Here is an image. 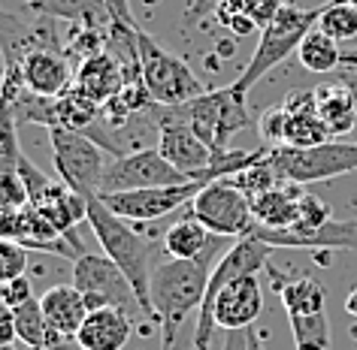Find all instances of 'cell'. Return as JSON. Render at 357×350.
I'll return each instance as SVG.
<instances>
[{"label": "cell", "mask_w": 357, "mask_h": 350, "mask_svg": "<svg viewBox=\"0 0 357 350\" xmlns=\"http://www.w3.org/2000/svg\"><path fill=\"white\" fill-rule=\"evenodd\" d=\"M291 335L297 350H333V332H330L327 311L312 317H288Z\"/></svg>", "instance_id": "cell-30"}, {"label": "cell", "mask_w": 357, "mask_h": 350, "mask_svg": "<svg viewBox=\"0 0 357 350\" xmlns=\"http://www.w3.org/2000/svg\"><path fill=\"white\" fill-rule=\"evenodd\" d=\"M13 326H15V338H22L31 350L49 347V344H55L58 338H64V335H58V332L49 326V320H46V314H43V305H40L37 296L28 299L24 305H19V308H13Z\"/></svg>", "instance_id": "cell-27"}, {"label": "cell", "mask_w": 357, "mask_h": 350, "mask_svg": "<svg viewBox=\"0 0 357 350\" xmlns=\"http://www.w3.org/2000/svg\"><path fill=\"white\" fill-rule=\"evenodd\" d=\"M88 227L94 230L103 254L128 275V281L133 284V290H137V299L142 305V311H146L149 323L158 326L155 308H151V272H155V266H151L155 263L151 241L142 236L130 221H124L115 212L106 209L100 196L88 200Z\"/></svg>", "instance_id": "cell-3"}, {"label": "cell", "mask_w": 357, "mask_h": 350, "mask_svg": "<svg viewBox=\"0 0 357 350\" xmlns=\"http://www.w3.org/2000/svg\"><path fill=\"white\" fill-rule=\"evenodd\" d=\"M348 3H351V6H357V0H348Z\"/></svg>", "instance_id": "cell-50"}, {"label": "cell", "mask_w": 357, "mask_h": 350, "mask_svg": "<svg viewBox=\"0 0 357 350\" xmlns=\"http://www.w3.org/2000/svg\"><path fill=\"white\" fill-rule=\"evenodd\" d=\"M266 160L279 173L282 182L294 184H312V182H330V178L357 173V142L327 139L312 148H270Z\"/></svg>", "instance_id": "cell-7"}, {"label": "cell", "mask_w": 357, "mask_h": 350, "mask_svg": "<svg viewBox=\"0 0 357 350\" xmlns=\"http://www.w3.org/2000/svg\"><path fill=\"white\" fill-rule=\"evenodd\" d=\"M191 218H197L203 227L225 239H243L255 227L252 200L234 187L227 178L209 182L191 200Z\"/></svg>", "instance_id": "cell-10"}, {"label": "cell", "mask_w": 357, "mask_h": 350, "mask_svg": "<svg viewBox=\"0 0 357 350\" xmlns=\"http://www.w3.org/2000/svg\"><path fill=\"white\" fill-rule=\"evenodd\" d=\"M40 305H43V314H46L49 326L64 338H76V332L82 329L88 311H91L85 302V296L79 293L73 284L49 287V290L40 296Z\"/></svg>", "instance_id": "cell-20"}, {"label": "cell", "mask_w": 357, "mask_h": 350, "mask_svg": "<svg viewBox=\"0 0 357 350\" xmlns=\"http://www.w3.org/2000/svg\"><path fill=\"white\" fill-rule=\"evenodd\" d=\"M284 130H288V112L282 103L270 106L257 118V133L264 139V148H282L284 145Z\"/></svg>", "instance_id": "cell-33"}, {"label": "cell", "mask_w": 357, "mask_h": 350, "mask_svg": "<svg viewBox=\"0 0 357 350\" xmlns=\"http://www.w3.org/2000/svg\"><path fill=\"white\" fill-rule=\"evenodd\" d=\"M28 272V248L15 239H0V284H10Z\"/></svg>", "instance_id": "cell-32"}, {"label": "cell", "mask_w": 357, "mask_h": 350, "mask_svg": "<svg viewBox=\"0 0 357 350\" xmlns=\"http://www.w3.org/2000/svg\"><path fill=\"white\" fill-rule=\"evenodd\" d=\"M248 332H252V329L227 332V344H225V350H248Z\"/></svg>", "instance_id": "cell-40"}, {"label": "cell", "mask_w": 357, "mask_h": 350, "mask_svg": "<svg viewBox=\"0 0 357 350\" xmlns=\"http://www.w3.org/2000/svg\"><path fill=\"white\" fill-rule=\"evenodd\" d=\"M318 15H321V6L303 10V6L284 3L282 13L261 31V40H257L255 55L245 64L243 73H239V79L234 82V91L248 97V91H252V88L261 82L273 67H279L284 58L297 55L300 42L306 40V33L318 24Z\"/></svg>", "instance_id": "cell-4"}, {"label": "cell", "mask_w": 357, "mask_h": 350, "mask_svg": "<svg viewBox=\"0 0 357 350\" xmlns=\"http://www.w3.org/2000/svg\"><path fill=\"white\" fill-rule=\"evenodd\" d=\"M19 79L31 94L61 97L73 88L76 73H73V61H70L67 51L40 49V51H31V55L22 61Z\"/></svg>", "instance_id": "cell-17"}, {"label": "cell", "mask_w": 357, "mask_h": 350, "mask_svg": "<svg viewBox=\"0 0 357 350\" xmlns=\"http://www.w3.org/2000/svg\"><path fill=\"white\" fill-rule=\"evenodd\" d=\"M354 332H357V326H354Z\"/></svg>", "instance_id": "cell-52"}, {"label": "cell", "mask_w": 357, "mask_h": 350, "mask_svg": "<svg viewBox=\"0 0 357 350\" xmlns=\"http://www.w3.org/2000/svg\"><path fill=\"white\" fill-rule=\"evenodd\" d=\"M273 245L243 236L227 248V254L212 269L206 296L194 323V350H209L212 329L221 326L227 332L252 329V323L261 317L264 290H261V269H266L273 254Z\"/></svg>", "instance_id": "cell-1"}, {"label": "cell", "mask_w": 357, "mask_h": 350, "mask_svg": "<svg viewBox=\"0 0 357 350\" xmlns=\"http://www.w3.org/2000/svg\"><path fill=\"white\" fill-rule=\"evenodd\" d=\"M315 28L324 31L339 46L348 40H357V6H351L348 0H330V3L321 6Z\"/></svg>", "instance_id": "cell-29"}, {"label": "cell", "mask_w": 357, "mask_h": 350, "mask_svg": "<svg viewBox=\"0 0 357 350\" xmlns=\"http://www.w3.org/2000/svg\"><path fill=\"white\" fill-rule=\"evenodd\" d=\"M248 236L266 241L273 248L294 250H357V221H327L324 227H252Z\"/></svg>", "instance_id": "cell-14"}, {"label": "cell", "mask_w": 357, "mask_h": 350, "mask_svg": "<svg viewBox=\"0 0 357 350\" xmlns=\"http://www.w3.org/2000/svg\"><path fill=\"white\" fill-rule=\"evenodd\" d=\"M37 350H82V347H79V341H76V338H58L55 344H49V347H37Z\"/></svg>", "instance_id": "cell-42"}, {"label": "cell", "mask_w": 357, "mask_h": 350, "mask_svg": "<svg viewBox=\"0 0 357 350\" xmlns=\"http://www.w3.org/2000/svg\"><path fill=\"white\" fill-rule=\"evenodd\" d=\"M227 239L215 236L209 250L197 260H164L151 272V308H155L160 347H169L182 335L185 320L191 311H200L203 296H206L212 269L227 254Z\"/></svg>", "instance_id": "cell-2"}, {"label": "cell", "mask_w": 357, "mask_h": 350, "mask_svg": "<svg viewBox=\"0 0 357 350\" xmlns=\"http://www.w3.org/2000/svg\"><path fill=\"white\" fill-rule=\"evenodd\" d=\"M31 205V193L19 173H0V212H22Z\"/></svg>", "instance_id": "cell-34"}, {"label": "cell", "mask_w": 357, "mask_h": 350, "mask_svg": "<svg viewBox=\"0 0 357 350\" xmlns=\"http://www.w3.org/2000/svg\"><path fill=\"white\" fill-rule=\"evenodd\" d=\"M279 296H282V308L288 317H312V314L327 311V290L309 275L282 281Z\"/></svg>", "instance_id": "cell-25"}, {"label": "cell", "mask_w": 357, "mask_h": 350, "mask_svg": "<svg viewBox=\"0 0 357 350\" xmlns=\"http://www.w3.org/2000/svg\"><path fill=\"white\" fill-rule=\"evenodd\" d=\"M345 311H348V314H351V317L357 320V287H354V290L345 296Z\"/></svg>", "instance_id": "cell-44"}, {"label": "cell", "mask_w": 357, "mask_h": 350, "mask_svg": "<svg viewBox=\"0 0 357 350\" xmlns=\"http://www.w3.org/2000/svg\"><path fill=\"white\" fill-rule=\"evenodd\" d=\"M15 85L6 79L0 91V173H15L22 164V145H19V118H15L13 103Z\"/></svg>", "instance_id": "cell-26"}, {"label": "cell", "mask_w": 357, "mask_h": 350, "mask_svg": "<svg viewBox=\"0 0 357 350\" xmlns=\"http://www.w3.org/2000/svg\"><path fill=\"white\" fill-rule=\"evenodd\" d=\"M137 79L139 76H133L128 70V64H124L119 55H112L109 49H103V51H97V55H91V58L79 61L73 85L82 94L91 97L94 103L106 106L112 97H119L124 88H128L130 82H137Z\"/></svg>", "instance_id": "cell-16"}, {"label": "cell", "mask_w": 357, "mask_h": 350, "mask_svg": "<svg viewBox=\"0 0 357 350\" xmlns=\"http://www.w3.org/2000/svg\"><path fill=\"white\" fill-rule=\"evenodd\" d=\"M282 0H243V13L248 15V19H252L257 28H266V24H270L275 15L282 13Z\"/></svg>", "instance_id": "cell-36"}, {"label": "cell", "mask_w": 357, "mask_h": 350, "mask_svg": "<svg viewBox=\"0 0 357 350\" xmlns=\"http://www.w3.org/2000/svg\"><path fill=\"white\" fill-rule=\"evenodd\" d=\"M248 350H264V344H261V338L255 335V332H248Z\"/></svg>", "instance_id": "cell-46"}, {"label": "cell", "mask_w": 357, "mask_h": 350, "mask_svg": "<svg viewBox=\"0 0 357 350\" xmlns=\"http://www.w3.org/2000/svg\"><path fill=\"white\" fill-rule=\"evenodd\" d=\"M342 55L345 51L339 49L336 40H330L324 31L312 28L306 33V40L300 42L297 49V58L300 64L309 70V73H318V76H327V73H336L339 67H342Z\"/></svg>", "instance_id": "cell-28"}, {"label": "cell", "mask_w": 357, "mask_h": 350, "mask_svg": "<svg viewBox=\"0 0 357 350\" xmlns=\"http://www.w3.org/2000/svg\"><path fill=\"white\" fill-rule=\"evenodd\" d=\"M173 115H178L191 130L206 142L212 151H225L230 136L245 130L252 124V112L245 106V97L234 91V85L218 88V91H206L197 100L173 106Z\"/></svg>", "instance_id": "cell-6"}, {"label": "cell", "mask_w": 357, "mask_h": 350, "mask_svg": "<svg viewBox=\"0 0 357 350\" xmlns=\"http://www.w3.org/2000/svg\"><path fill=\"white\" fill-rule=\"evenodd\" d=\"M3 82H6V67H3V61H0V91H3Z\"/></svg>", "instance_id": "cell-47"}, {"label": "cell", "mask_w": 357, "mask_h": 350, "mask_svg": "<svg viewBox=\"0 0 357 350\" xmlns=\"http://www.w3.org/2000/svg\"><path fill=\"white\" fill-rule=\"evenodd\" d=\"M0 350H15V344L10 341V344H0Z\"/></svg>", "instance_id": "cell-49"}, {"label": "cell", "mask_w": 357, "mask_h": 350, "mask_svg": "<svg viewBox=\"0 0 357 350\" xmlns=\"http://www.w3.org/2000/svg\"><path fill=\"white\" fill-rule=\"evenodd\" d=\"M327 221H333V218H330V205L321 200V196L303 191V196H300V209H297V223H294V227H306V230H312V227H324Z\"/></svg>", "instance_id": "cell-35"}, {"label": "cell", "mask_w": 357, "mask_h": 350, "mask_svg": "<svg viewBox=\"0 0 357 350\" xmlns=\"http://www.w3.org/2000/svg\"><path fill=\"white\" fill-rule=\"evenodd\" d=\"M137 49H139V79L146 85L149 97L155 100V106L173 109V106H185L197 100L200 94H206V88L194 76V70L178 55L167 51L160 42L151 40L146 31H139Z\"/></svg>", "instance_id": "cell-5"}, {"label": "cell", "mask_w": 357, "mask_h": 350, "mask_svg": "<svg viewBox=\"0 0 357 350\" xmlns=\"http://www.w3.org/2000/svg\"><path fill=\"white\" fill-rule=\"evenodd\" d=\"M336 79H342V82L351 88L354 106H357V73H354V70H336ZM351 136H354V142H357V121H354V133H351Z\"/></svg>", "instance_id": "cell-41"}, {"label": "cell", "mask_w": 357, "mask_h": 350, "mask_svg": "<svg viewBox=\"0 0 357 350\" xmlns=\"http://www.w3.org/2000/svg\"><path fill=\"white\" fill-rule=\"evenodd\" d=\"M215 232H209L197 218H182L164 232V250L173 260H197L209 250Z\"/></svg>", "instance_id": "cell-24"}, {"label": "cell", "mask_w": 357, "mask_h": 350, "mask_svg": "<svg viewBox=\"0 0 357 350\" xmlns=\"http://www.w3.org/2000/svg\"><path fill=\"white\" fill-rule=\"evenodd\" d=\"M28 299H33V287L28 281V275L24 278H15L10 284H0V302L6 305V308H19Z\"/></svg>", "instance_id": "cell-37"}, {"label": "cell", "mask_w": 357, "mask_h": 350, "mask_svg": "<svg viewBox=\"0 0 357 350\" xmlns=\"http://www.w3.org/2000/svg\"><path fill=\"white\" fill-rule=\"evenodd\" d=\"M73 287L85 296L91 311L103 308V305H112V308L128 311L133 320L137 317L149 320L137 299V290L128 281V275L106 254H82L79 260H73Z\"/></svg>", "instance_id": "cell-9"}, {"label": "cell", "mask_w": 357, "mask_h": 350, "mask_svg": "<svg viewBox=\"0 0 357 350\" xmlns=\"http://www.w3.org/2000/svg\"><path fill=\"white\" fill-rule=\"evenodd\" d=\"M182 182H191V178L178 173L158 148H139L133 154L115 157L112 164H106L100 196L121 191H142V187H167Z\"/></svg>", "instance_id": "cell-11"}, {"label": "cell", "mask_w": 357, "mask_h": 350, "mask_svg": "<svg viewBox=\"0 0 357 350\" xmlns=\"http://www.w3.org/2000/svg\"><path fill=\"white\" fill-rule=\"evenodd\" d=\"M227 182L234 184V187H239V191H243L248 200H252V196L270 191V187H275V184H282V178H279V173H275L273 164L264 154L257 164H252L248 169H243V173H236V175H230Z\"/></svg>", "instance_id": "cell-31"}, {"label": "cell", "mask_w": 357, "mask_h": 350, "mask_svg": "<svg viewBox=\"0 0 357 350\" xmlns=\"http://www.w3.org/2000/svg\"><path fill=\"white\" fill-rule=\"evenodd\" d=\"M106 6H109L115 24H124V28H137V19H133V10H130V0H106Z\"/></svg>", "instance_id": "cell-38"}, {"label": "cell", "mask_w": 357, "mask_h": 350, "mask_svg": "<svg viewBox=\"0 0 357 350\" xmlns=\"http://www.w3.org/2000/svg\"><path fill=\"white\" fill-rule=\"evenodd\" d=\"M315 103H318V115L324 121V127L330 130L333 139L351 136L354 133V121H357V106H354V94L342 79L336 82H324L315 88Z\"/></svg>", "instance_id": "cell-21"}, {"label": "cell", "mask_w": 357, "mask_h": 350, "mask_svg": "<svg viewBox=\"0 0 357 350\" xmlns=\"http://www.w3.org/2000/svg\"><path fill=\"white\" fill-rule=\"evenodd\" d=\"M133 320L128 311L103 305V308L88 311L82 329L76 332V341L82 350H124L133 335Z\"/></svg>", "instance_id": "cell-19"}, {"label": "cell", "mask_w": 357, "mask_h": 350, "mask_svg": "<svg viewBox=\"0 0 357 350\" xmlns=\"http://www.w3.org/2000/svg\"><path fill=\"white\" fill-rule=\"evenodd\" d=\"M282 106H284V112H288V130H284V145L288 148H312V145H321V142L333 139L318 115L315 88H312V91L309 88L291 91L282 100Z\"/></svg>", "instance_id": "cell-18"}, {"label": "cell", "mask_w": 357, "mask_h": 350, "mask_svg": "<svg viewBox=\"0 0 357 350\" xmlns=\"http://www.w3.org/2000/svg\"><path fill=\"white\" fill-rule=\"evenodd\" d=\"M282 3H291V0H282Z\"/></svg>", "instance_id": "cell-51"}, {"label": "cell", "mask_w": 357, "mask_h": 350, "mask_svg": "<svg viewBox=\"0 0 357 350\" xmlns=\"http://www.w3.org/2000/svg\"><path fill=\"white\" fill-rule=\"evenodd\" d=\"M164 350H194V335H191V338H182V335H178L173 344L164 347Z\"/></svg>", "instance_id": "cell-43"}, {"label": "cell", "mask_w": 357, "mask_h": 350, "mask_svg": "<svg viewBox=\"0 0 357 350\" xmlns=\"http://www.w3.org/2000/svg\"><path fill=\"white\" fill-rule=\"evenodd\" d=\"M209 182H182V184H167V187H142V191H121V193H103L100 200L109 212L130 223H149L160 221L164 214L191 205Z\"/></svg>", "instance_id": "cell-12"}, {"label": "cell", "mask_w": 357, "mask_h": 350, "mask_svg": "<svg viewBox=\"0 0 357 350\" xmlns=\"http://www.w3.org/2000/svg\"><path fill=\"white\" fill-rule=\"evenodd\" d=\"M31 10L79 28H112V13L106 0H31Z\"/></svg>", "instance_id": "cell-23"}, {"label": "cell", "mask_w": 357, "mask_h": 350, "mask_svg": "<svg viewBox=\"0 0 357 350\" xmlns=\"http://www.w3.org/2000/svg\"><path fill=\"white\" fill-rule=\"evenodd\" d=\"M49 139H52V164H55L58 182L67 184L82 200L100 196V184L106 173L103 148L85 133L64 127H52Z\"/></svg>", "instance_id": "cell-8"}, {"label": "cell", "mask_w": 357, "mask_h": 350, "mask_svg": "<svg viewBox=\"0 0 357 350\" xmlns=\"http://www.w3.org/2000/svg\"><path fill=\"white\" fill-rule=\"evenodd\" d=\"M203 3H209V10H218V6L225 3V0H203Z\"/></svg>", "instance_id": "cell-48"}, {"label": "cell", "mask_w": 357, "mask_h": 350, "mask_svg": "<svg viewBox=\"0 0 357 350\" xmlns=\"http://www.w3.org/2000/svg\"><path fill=\"white\" fill-rule=\"evenodd\" d=\"M158 151L182 175H188L191 182H197L194 175L203 173V169L212 164V157H215V151H212L206 142H203L197 133L191 130V124H185L178 115H173V109H164V106H160Z\"/></svg>", "instance_id": "cell-15"}, {"label": "cell", "mask_w": 357, "mask_h": 350, "mask_svg": "<svg viewBox=\"0 0 357 350\" xmlns=\"http://www.w3.org/2000/svg\"><path fill=\"white\" fill-rule=\"evenodd\" d=\"M300 196H303V184H294V182H282L270 187V191L252 196L255 223L257 227H270V230L294 227L297 223Z\"/></svg>", "instance_id": "cell-22"}, {"label": "cell", "mask_w": 357, "mask_h": 350, "mask_svg": "<svg viewBox=\"0 0 357 350\" xmlns=\"http://www.w3.org/2000/svg\"><path fill=\"white\" fill-rule=\"evenodd\" d=\"M221 24H227L230 31L236 33V37H248V33H255L257 31V24L248 19L245 13H234V15H227V19H221Z\"/></svg>", "instance_id": "cell-39"}, {"label": "cell", "mask_w": 357, "mask_h": 350, "mask_svg": "<svg viewBox=\"0 0 357 350\" xmlns=\"http://www.w3.org/2000/svg\"><path fill=\"white\" fill-rule=\"evenodd\" d=\"M52 22L55 19L43 15L37 24H28L19 15H10L6 10H0V61H3L10 79H19V67L31 51H40V49L67 51V46L61 42L55 28H52Z\"/></svg>", "instance_id": "cell-13"}, {"label": "cell", "mask_w": 357, "mask_h": 350, "mask_svg": "<svg viewBox=\"0 0 357 350\" xmlns=\"http://www.w3.org/2000/svg\"><path fill=\"white\" fill-rule=\"evenodd\" d=\"M339 70H354V73H357V49L345 51V55H342V67H339Z\"/></svg>", "instance_id": "cell-45"}]
</instances>
